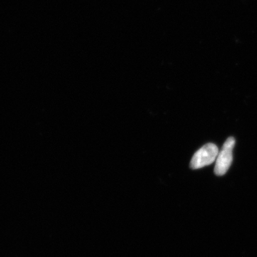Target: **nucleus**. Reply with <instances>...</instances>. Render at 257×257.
Listing matches in <instances>:
<instances>
[{"instance_id":"f257e3e1","label":"nucleus","mask_w":257,"mask_h":257,"mask_svg":"<svg viewBox=\"0 0 257 257\" xmlns=\"http://www.w3.org/2000/svg\"><path fill=\"white\" fill-rule=\"evenodd\" d=\"M219 149L214 144L208 143L199 149L193 156L190 162L192 170H198L210 165L216 160Z\"/></svg>"},{"instance_id":"f03ea898","label":"nucleus","mask_w":257,"mask_h":257,"mask_svg":"<svg viewBox=\"0 0 257 257\" xmlns=\"http://www.w3.org/2000/svg\"><path fill=\"white\" fill-rule=\"evenodd\" d=\"M235 145L234 138H229L223 145L221 152L216 157V165L214 167V173L216 176L224 175L228 170L233 161V149Z\"/></svg>"}]
</instances>
